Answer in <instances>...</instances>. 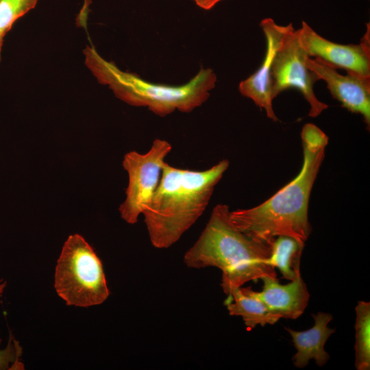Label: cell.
Here are the masks:
<instances>
[{
	"mask_svg": "<svg viewBox=\"0 0 370 370\" xmlns=\"http://www.w3.org/2000/svg\"><path fill=\"white\" fill-rule=\"evenodd\" d=\"M301 136L303 164L298 175L261 204L230 212L232 223L257 241L271 245L276 237L287 236L305 243L310 234L309 199L328 137L312 123L303 127Z\"/></svg>",
	"mask_w": 370,
	"mask_h": 370,
	"instance_id": "6da1fadb",
	"label": "cell"
},
{
	"mask_svg": "<svg viewBox=\"0 0 370 370\" xmlns=\"http://www.w3.org/2000/svg\"><path fill=\"white\" fill-rule=\"evenodd\" d=\"M229 165L223 159L208 169L193 171L165 162L159 184L142 214L153 247H170L197 221Z\"/></svg>",
	"mask_w": 370,
	"mask_h": 370,
	"instance_id": "7a4b0ae2",
	"label": "cell"
},
{
	"mask_svg": "<svg viewBox=\"0 0 370 370\" xmlns=\"http://www.w3.org/2000/svg\"><path fill=\"white\" fill-rule=\"evenodd\" d=\"M230 212L227 205H216L199 237L184 256L189 268L221 269V286L226 294L249 281L276 278L275 269L266 262L271 245L236 228L230 220Z\"/></svg>",
	"mask_w": 370,
	"mask_h": 370,
	"instance_id": "3957f363",
	"label": "cell"
},
{
	"mask_svg": "<svg viewBox=\"0 0 370 370\" xmlns=\"http://www.w3.org/2000/svg\"><path fill=\"white\" fill-rule=\"evenodd\" d=\"M85 52L86 64L101 84L108 85L115 95L125 103L147 107L160 116L176 110L190 112L208 99L217 81L211 69L201 68L185 84H154L136 74L122 71L114 63L101 58L93 48L87 47Z\"/></svg>",
	"mask_w": 370,
	"mask_h": 370,
	"instance_id": "277c9868",
	"label": "cell"
},
{
	"mask_svg": "<svg viewBox=\"0 0 370 370\" xmlns=\"http://www.w3.org/2000/svg\"><path fill=\"white\" fill-rule=\"evenodd\" d=\"M54 287L68 306L90 307L110 295L101 261L82 236L70 235L55 270Z\"/></svg>",
	"mask_w": 370,
	"mask_h": 370,
	"instance_id": "5b68a950",
	"label": "cell"
},
{
	"mask_svg": "<svg viewBox=\"0 0 370 370\" xmlns=\"http://www.w3.org/2000/svg\"><path fill=\"white\" fill-rule=\"evenodd\" d=\"M171 150L169 142L156 138L146 153L132 151L124 156L122 164L128 175V184L125 199L119 211L126 223H136L149 205L159 184L165 159Z\"/></svg>",
	"mask_w": 370,
	"mask_h": 370,
	"instance_id": "8992f818",
	"label": "cell"
},
{
	"mask_svg": "<svg viewBox=\"0 0 370 370\" xmlns=\"http://www.w3.org/2000/svg\"><path fill=\"white\" fill-rule=\"evenodd\" d=\"M309 57L299 45L298 32L294 27L286 34L278 50L271 69V94L274 99L281 92L297 88L310 105L308 115L319 116L328 108L316 97L313 86L318 76L306 66Z\"/></svg>",
	"mask_w": 370,
	"mask_h": 370,
	"instance_id": "52a82bcc",
	"label": "cell"
},
{
	"mask_svg": "<svg viewBox=\"0 0 370 370\" xmlns=\"http://www.w3.org/2000/svg\"><path fill=\"white\" fill-rule=\"evenodd\" d=\"M360 42L342 45L318 34L306 22L297 29L298 40L309 57L318 58L335 69L370 77L369 25Z\"/></svg>",
	"mask_w": 370,
	"mask_h": 370,
	"instance_id": "ba28073f",
	"label": "cell"
},
{
	"mask_svg": "<svg viewBox=\"0 0 370 370\" xmlns=\"http://www.w3.org/2000/svg\"><path fill=\"white\" fill-rule=\"evenodd\" d=\"M260 26L267 40L264 59L259 69L239 84V91L243 96L253 100L261 109H264L268 118L278 121L273 109L271 94V69L275 56L286 34L293 28L291 23L283 26L278 25L272 18L261 21Z\"/></svg>",
	"mask_w": 370,
	"mask_h": 370,
	"instance_id": "9c48e42d",
	"label": "cell"
},
{
	"mask_svg": "<svg viewBox=\"0 0 370 370\" xmlns=\"http://www.w3.org/2000/svg\"><path fill=\"white\" fill-rule=\"evenodd\" d=\"M306 64L319 79L327 84L332 97L342 106L352 113L363 117L368 127L370 125V77L351 73L339 74L336 69L318 58L308 57Z\"/></svg>",
	"mask_w": 370,
	"mask_h": 370,
	"instance_id": "30bf717a",
	"label": "cell"
},
{
	"mask_svg": "<svg viewBox=\"0 0 370 370\" xmlns=\"http://www.w3.org/2000/svg\"><path fill=\"white\" fill-rule=\"evenodd\" d=\"M260 292L253 293L273 314L281 318L296 319L308 306L310 294L299 275L286 284H281L276 278L264 276Z\"/></svg>",
	"mask_w": 370,
	"mask_h": 370,
	"instance_id": "8fae6325",
	"label": "cell"
},
{
	"mask_svg": "<svg viewBox=\"0 0 370 370\" xmlns=\"http://www.w3.org/2000/svg\"><path fill=\"white\" fill-rule=\"evenodd\" d=\"M314 325L306 331H295L284 328L292 337L297 350L292 360L297 368H304L310 359H314L319 367H322L330 359L329 354L324 349L325 344L335 330L328 327L333 317L327 312H319L312 314Z\"/></svg>",
	"mask_w": 370,
	"mask_h": 370,
	"instance_id": "7c38bea8",
	"label": "cell"
},
{
	"mask_svg": "<svg viewBox=\"0 0 370 370\" xmlns=\"http://www.w3.org/2000/svg\"><path fill=\"white\" fill-rule=\"evenodd\" d=\"M228 295L233 297L234 301L227 306L229 314L241 316L247 330H251L258 325H273L281 319L280 316L267 310L263 303L254 295L251 287L234 288Z\"/></svg>",
	"mask_w": 370,
	"mask_h": 370,
	"instance_id": "4fadbf2b",
	"label": "cell"
},
{
	"mask_svg": "<svg viewBox=\"0 0 370 370\" xmlns=\"http://www.w3.org/2000/svg\"><path fill=\"white\" fill-rule=\"evenodd\" d=\"M304 243L287 236L276 237L271 245V254L266 262L273 268H278L282 278L294 280L300 273V260Z\"/></svg>",
	"mask_w": 370,
	"mask_h": 370,
	"instance_id": "5bb4252c",
	"label": "cell"
},
{
	"mask_svg": "<svg viewBox=\"0 0 370 370\" xmlns=\"http://www.w3.org/2000/svg\"><path fill=\"white\" fill-rule=\"evenodd\" d=\"M355 367L370 369V302L359 301L355 308Z\"/></svg>",
	"mask_w": 370,
	"mask_h": 370,
	"instance_id": "9a60e30c",
	"label": "cell"
},
{
	"mask_svg": "<svg viewBox=\"0 0 370 370\" xmlns=\"http://www.w3.org/2000/svg\"><path fill=\"white\" fill-rule=\"evenodd\" d=\"M38 0H0V36L3 37L14 22L34 9Z\"/></svg>",
	"mask_w": 370,
	"mask_h": 370,
	"instance_id": "2e32d148",
	"label": "cell"
},
{
	"mask_svg": "<svg viewBox=\"0 0 370 370\" xmlns=\"http://www.w3.org/2000/svg\"><path fill=\"white\" fill-rule=\"evenodd\" d=\"M5 286L6 282L0 279V295L3 293ZM22 351L19 341L10 334L8 345L3 349H0V370H23L24 365L20 360Z\"/></svg>",
	"mask_w": 370,
	"mask_h": 370,
	"instance_id": "e0dca14e",
	"label": "cell"
},
{
	"mask_svg": "<svg viewBox=\"0 0 370 370\" xmlns=\"http://www.w3.org/2000/svg\"><path fill=\"white\" fill-rule=\"evenodd\" d=\"M196 4L201 8L204 10H210L217 3L220 2L222 0H193Z\"/></svg>",
	"mask_w": 370,
	"mask_h": 370,
	"instance_id": "ac0fdd59",
	"label": "cell"
},
{
	"mask_svg": "<svg viewBox=\"0 0 370 370\" xmlns=\"http://www.w3.org/2000/svg\"><path fill=\"white\" fill-rule=\"evenodd\" d=\"M3 42V37L0 36V60H1V57Z\"/></svg>",
	"mask_w": 370,
	"mask_h": 370,
	"instance_id": "d6986e66",
	"label": "cell"
}]
</instances>
